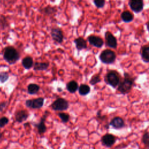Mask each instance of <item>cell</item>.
I'll return each mask as SVG.
<instances>
[{
	"label": "cell",
	"mask_w": 149,
	"mask_h": 149,
	"mask_svg": "<svg viewBox=\"0 0 149 149\" xmlns=\"http://www.w3.org/2000/svg\"><path fill=\"white\" fill-rule=\"evenodd\" d=\"M20 57V53L13 46L9 45L4 48L3 52V59L9 65L15 64L17 61L19 60Z\"/></svg>",
	"instance_id": "obj_1"
},
{
	"label": "cell",
	"mask_w": 149,
	"mask_h": 149,
	"mask_svg": "<svg viewBox=\"0 0 149 149\" xmlns=\"http://www.w3.org/2000/svg\"><path fill=\"white\" fill-rule=\"evenodd\" d=\"M69 101L62 97L57 98L51 105L52 109L55 111H66L69 108Z\"/></svg>",
	"instance_id": "obj_2"
},
{
	"label": "cell",
	"mask_w": 149,
	"mask_h": 149,
	"mask_svg": "<svg viewBox=\"0 0 149 149\" xmlns=\"http://www.w3.org/2000/svg\"><path fill=\"white\" fill-rule=\"evenodd\" d=\"M99 58L102 63L109 64L115 61L116 55L113 51L110 49H105L100 54Z\"/></svg>",
	"instance_id": "obj_3"
},
{
	"label": "cell",
	"mask_w": 149,
	"mask_h": 149,
	"mask_svg": "<svg viewBox=\"0 0 149 149\" xmlns=\"http://www.w3.org/2000/svg\"><path fill=\"white\" fill-rule=\"evenodd\" d=\"M45 99L43 97H38L34 99L27 100L25 101V105L29 108L40 109L41 108L44 104Z\"/></svg>",
	"instance_id": "obj_4"
},
{
	"label": "cell",
	"mask_w": 149,
	"mask_h": 149,
	"mask_svg": "<svg viewBox=\"0 0 149 149\" xmlns=\"http://www.w3.org/2000/svg\"><path fill=\"white\" fill-rule=\"evenodd\" d=\"M106 82L112 86L116 87L119 84V77L118 73L115 71H111L108 72L105 77Z\"/></svg>",
	"instance_id": "obj_5"
},
{
	"label": "cell",
	"mask_w": 149,
	"mask_h": 149,
	"mask_svg": "<svg viewBox=\"0 0 149 149\" xmlns=\"http://www.w3.org/2000/svg\"><path fill=\"white\" fill-rule=\"evenodd\" d=\"M51 36L52 40L58 44H61L64 38L63 31L60 27H53L51 30Z\"/></svg>",
	"instance_id": "obj_6"
},
{
	"label": "cell",
	"mask_w": 149,
	"mask_h": 149,
	"mask_svg": "<svg viewBox=\"0 0 149 149\" xmlns=\"http://www.w3.org/2000/svg\"><path fill=\"white\" fill-rule=\"evenodd\" d=\"M49 114V112L48 111H45L44 115H42V116L40 118V122L38 123L34 124V126L37 129L38 133L40 134H42L47 131V126L45 124V122L46 119L48 116Z\"/></svg>",
	"instance_id": "obj_7"
},
{
	"label": "cell",
	"mask_w": 149,
	"mask_h": 149,
	"mask_svg": "<svg viewBox=\"0 0 149 149\" xmlns=\"http://www.w3.org/2000/svg\"><path fill=\"white\" fill-rule=\"evenodd\" d=\"M133 84V81L130 79L126 78L123 80L122 82H121L118 86V90L123 93L125 94L127 92H129Z\"/></svg>",
	"instance_id": "obj_8"
},
{
	"label": "cell",
	"mask_w": 149,
	"mask_h": 149,
	"mask_svg": "<svg viewBox=\"0 0 149 149\" xmlns=\"http://www.w3.org/2000/svg\"><path fill=\"white\" fill-rule=\"evenodd\" d=\"M29 116V113L27 110L20 109L15 112V118L17 122L22 123L26 121Z\"/></svg>",
	"instance_id": "obj_9"
},
{
	"label": "cell",
	"mask_w": 149,
	"mask_h": 149,
	"mask_svg": "<svg viewBox=\"0 0 149 149\" xmlns=\"http://www.w3.org/2000/svg\"><path fill=\"white\" fill-rule=\"evenodd\" d=\"M87 40L91 45L97 48H101L104 44V41L102 39L97 36H89L87 37Z\"/></svg>",
	"instance_id": "obj_10"
},
{
	"label": "cell",
	"mask_w": 149,
	"mask_h": 149,
	"mask_svg": "<svg viewBox=\"0 0 149 149\" xmlns=\"http://www.w3.org/2000/svg\"><path fill=\"white\" fill-rule=\"evenodd\" d=\"M131 9L136 13L140 12L143 8V2L140 0H132L129 2Z\"/></svg>",
	"instance_id": "obj_11"
},
{
	"label": "cell",
	"mask_w": 149,
	"mask_h": 149,
	"mask_svg": "<svg viewBox=\"0 0 149 149\" xmlns=\"http://www.w3.org/2000/svg\"><path fill=\"white\" fill-rule=\"evenodd\" d=\"M115 137L111 134H106L102 136L101 142L102 144L107 147L112 146L115 142Z\"/></svg>",
	"instance_id": "obj_12"
},
{
	"label": "cell",
	"mask_w": 149,
	"mask_h": 149,
	"mask_svg": "<svg viewBox=\"0 0 149 149\" xmlns=\"http://www.w3.org/2000/svg\"><path fill=\"white\" fill-rule=\"evenodd\" d=\"M105 40L107 45L111 48H116L117 46V41L116 38L110 32L107 31L105 33Z\"/></svg>",
	"instance_id": "obj_13"
},
{
	"label": "cell",
	"mask_w": 149,
	"mask_h": 149,
	"mask_svg": "<svg viewBox=\"0 0 149 149\" xmlns=\"http://www.w3.org/2000/svg\"><path fill=\"white\" fill-rule=\"evenodd\" d=\"M73 42L78 51L87 48V42L82 37H79L75 38Z\"/></svg>",
	"instance_id": "obj_14"
},
{
	"label": "cell",
	"mask_w": 149,
	"mask_h": 149,
	"mask_svg": "<svg viewBox=\"0 0 149 149\" xmlns=\"http://www.w3.org/2000/svg\"><path fill=\"white\" fill-rule=\"evenodd\" d=\"M33 59L30 56H27L23 58L22 60V65L25 69L29 70L33 67L34 65Z\"/></svg>",
	"instance_id": "obj_15"
},
{
	"label": "cell",
	"mask_w": 149,
	"mask_h": 149,
	"mask_svg": "<svg viewBox=\"0 0 149 149\" xmlns=\"http://www.w3.org/2000/svg\"><path fill=\"white\" fill-rule=\"evenodd\" d=\"M49 66V62H36L33 65V70L34 71H44L46 70Z\"/></svg>",
	"instance_id": "obj_16"
},
{
	"label": "cell",
	"mask_w": 149,
	"mask_h": 149,
	"mask_svg": "<svg viewBox=\"0 0 149 149\" xmlns=\"http://www.w3.org/2000/svg\"><path fill=\"white\" fill-rule=\"evenodd\" d=\"M124 121L120 117L114 118L110 122V125L115 129H120L124 126Z\"/></svg>",
	"instance_id": "obj_17"
},
{
	"label": "cell",
	"mask_w": 149,
	"mask_h": 149,
	"mask_svg": "<svg viewBox=\"0 0 149 149\" xmlns=\"http://www.w3.org/2000/svg\"><path fill=\"white\" fill-rule=\"evenodd\" d=\"M79 84L75 80H71L69 81L66 86V90L70 93H74L79 88Z\"/></svg>",
	"instance_id": "obj_18"
},
{
	"label": "cell",
	"mask_w": 149,
	"mask_h": 149,
	"mask_svg": "<svg viewBox=\"0 0 149 149\" xmlns=\"http://www.w3.org/2000/svg\"><path fill=\"white\" fill-rule=\"evenodd\" d=\"M40 87L36 83H30L27 86V93L29 94L34 95L37 94L40 91Z\"/></svg>",
	"instance_id": "obj_19"
},
{
	"label": "cell",
	"mask_w": 149,
	"mask_h": 149,
	"mask_svg": "<svg viewBox=\"0 0 149 149\" xmlns=\"http://www.w3.org/2000/svg\"><path fill=\"white\" fill-rule=\"evenodd\" d=\"M90 87L88 85L86 84H81L80 86H79L78 88L79 93L80 95H86L90 92Z\"/></svg>",
	"instance_id": "obj_20"
},
{
	"label": "cell",
	"mask_w": 149,
	"mask_h": 149,
	"mask_svg": "<svg viewBox=\"0 0 149 149\" xmlns=\"http://www.w3.org/2000/svg\"><path fill=\"white\" fill-rule=\"evenodd\" d=\"M122 20L126 23L131 22L133 19V15L129 11H124L121 14Z\"/></svg>",
	"instance_id": "obj_21"
},
{
	"label": "cell",
	"mask_w": 149,
	"mask_h": 149,
	"mask_svg": "<svg viewBox=\"0 0 149 149\" xmlns=\"http://www.w3.org/2000/svg\"><path fill=\"white\" fill-rule=\"evenodd\" d=\"M141 56L144 61L149 62V46L144 47L141 52Z\"/></svg>",
	"instance_id": "obj_22"
},
{
	"label": "cell",
	"mask_w": 149,
	"mask_h": 149,
	"mask_svg": "<svg viewBox=\"0 0 149 149\" xmlns=\"http://www.w3.org/2000/svg\"><path fill=\"white\" fill-rule=\"evenodd\" d=\"M59 118L61 119V121L65 123H67L68 122H69V119H70V115L69 113H65V112H59L58 114Z\"/></svg>",
	"instance_id": "obj_23"
},
{
	"label": "cell",
	"mask_w": 149,
	"mask_h": 149,
	"mask_svg": "<svg viewBox=\"0 0 149 149\" xmlns=\"http://www.w3.org/2000/svg\"><path fill=\"white\" fill-rule=\"evenodd\" d=\"M43 11L45 14L48 15H51L55 14L56 12V9L54 7H52L51 6H47L43 9Z\"/></svg>",
	"instance_id": "obj_24"
},
{
	"label": "cell",
	"mask_w": 149,
	"mask_h": 149,
	"mask_svg": "<svg viewBox=\"0 0 149 149\" xmlns=\"http://www.w3.org/2000/svg\"><path fill=\"white\" fill-rule=\"evenodd\" d=\"M9 78V73L7 72H0V82L5 83Z\"/></svg>",
	"instance_id": "obj_25"
},
{
	"label": "cell",
	"mask_w": 149,
	"mask_h": 149,
	"mask_svg": "<svg viewBox=\"0 0 149 149\" xmlns=\"http://www.w3.org/2000/svg\"><path fill=\"white\" fill-rule=\"evenodd\" d=\"M8 26V23L6 17L1 15L0 17V27L2 29L6 28Z\"/></svg>",
	"instance_id": "obj_26"
},
{
	"label": "cell",
	"mask_w": 149,
	"mask_h": 149,
	"mask_svg": "<svg viewBox=\"0 0 149 149\" xmlns=\"http://www.w3.org/2000/svg\"><path fill=\"white\" fill-rule=\"evenodd\" d=\"M100 81H101V78L100 77V75L99 74H95V75H94L91 77L89 83L91 85L94 86V85L96 84L97 83H99Z\"/></svg>",
	"instance_id": "obj_27"
},
{
	"label": "cell",
	"mask_w": 149,
	"mask_h": 149,
	"mask_svg": "<svg viewBox=\"0 0 149 149\" xmlns=\"http://www.w3.org/2000/svg\"><path fill=\"white\" fill-rule=\"evenodd\" d=\"M9 123V119L6 116H2L0 118V128L4 127Z\"/></svg>",
	"instance_id": "obj_28"
},
{
	"label": "cell",
	"mask_w": 149,
	"mask_h": 149,
	"mask_svg": "<svg viewBox=\"0 0 149 149\" xmlns=\"http://www.w3.org/2000/svg\"><path fill=\"white\" fill-rule=\"evenodd\" d=\"M94 5H95V6L98 8H101L102 7H104V5H105V1L104 0H94L93 1Z\"/></svg>",
	"instance_id": "obj_29"
},
{
	"label": "cell",
	"mask_w": 149,
	"mask_h": 149,
	"mask_svg": "<svg viewBox=\"0 0 149 149\" xmlns=\"http://www.w3.org/2000/svg\"><path fill=\"white\" fill-rule=\"evenodd\" d=\"M142 141L146 146H149V134L148 133H146L143 135Z\"/></svg>",
	"instance_id": "obj_30"
},
{
	"label": "cell",
	"mask_w": 149,
	"mask_h": 149,
	"mask_svg": "<svg viewBox=\"0 0 149 149\" xmlns=\"http://www.w3.org/2000/svg\"><path fill=\"white\" fill-rule=\"evenodd\" d=\"M7 105H8L7 101H3L0 103V112H2L5 109V108L6 107Z\"/></svg>",
	"instance_id": "obj_31"
},
{
	"label": "cell",
	"mask_w": 149,
	"mask_h": 149,
	"mask_svg": "<svg viewBox=\"0 0 149 149\" xmlns=\"http://www.w3.org/2000/svg\"><path fill=\"white\" fill-rule=\"evenodd\" d=\"M57 90L59 91V92H61V91H62V89L61 88H60V87H59V88H58V89H57Z\"/></svg>",
	"instance_id": "obj_32"
},
{
	"label": "cell",
	"mask_w": 149,
	"mask_h": 149,
	"mask_svg": "<svg viewBox=\"0 0 149 149\" xmlns=\"http://www.w3.org/2000/svg\"><path fill=\"white\" fill-rule=\"evenodd\" d=\"M147 29H148V31H149V23H148V24H147Z\"/></svg>",
	"instance_id": "obj_33"
},
{
	"label": "cell",
	"mask_w": 149,
	"mask_h": 149,
	"mask_svg": "<svg viewBox=\"0 0 149 149\" xmlns=\"http://www.w3.org/2000/svg\"><path fill=\"white\" fill-rule=\"evenodd\" d=\"M1 136H2V134H1V133H0V137H1Z\"/></svg>",
	"instance_id": "obj_34"
}]
</instances>
